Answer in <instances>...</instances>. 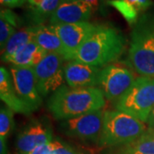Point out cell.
Here are the masks:
<instances>
[{
  "mask_svg": "<svg viewBox=\"0 0 154 154\" xmlns=\"http://www.w3.org/2000/svg\"><path fill=\"white\" fill-rule=\"evenodd\" d=\"M33 19L38 25L51 18L62 4L61 0H28Z\"/></svg>",
  "mask_w": 154,
  "mask_h": 154,
  "instance_id": "obj_19",
  "label": "cell"
},
{
  "mask_svg": "<svg viewBox=\"0 0 154 154\" xmlns=\"http://www.w3.org/2000/svg\"><path fill=\"white\" fill-rule=\"evenodd\" d=\"M11 75L19 98L32 112L38 110L42 105V97L37 88L33 68L11 66Z\"/></svg>",
  "mask_w": 154,
  "mask_h": 154,
  "instance_id": "obj_9",
  "label": "cell"
},
{
  "mask_svg": "<svg viewBox=\"0 0 154 154\" xmlns=\"http://www.w3.org/2000/svg\"><path fill=\"white\" fill-rule=\"evenodd\" d=\"M14 127V111L6 105L2 106L0 110V138L7 140Z\"/></svg>",
  "mask_w": 154,
  "mask_h": 154,
  "instance_id": "obj_21",
  "label": "cell"
},
{
  "mask_svg": "<svg viewBox=\"0 0 154 154\" xmlns=\"http://www.w3.org/2000/svg\"><path fill=\"white\" fill-rule=\"evenodd\" d=\"M100 69L76 60L67 61L63 66L64 81L72 88H98Z\"/></svg>",
  "mask_w": 154,
  "mask_h": 154,
  "instance_id": "obj_12",
  "label": "cell"
},
{
  "mask_svg": "<svg viewBox=\"0 0 154 154\" xmlns=\"http://www.w3.org/2000/svg\"><path fill=\"white\" fill-rule=\"evenodd\" d=\"M55 151V145L53 140L49 143L43 144L34 148L29 154H53Z\"/></svg>",
  "mask_w": 154,
  "mask_h": 154,
  "instance_id": "obj_25",
  "label": "cell"
},
{
  "mask_svg": "<svg viewBox=\"0 0 154 154\" xmlns=\"http://www.w3.org/2000/svg\"><path fill=\"white\" fill-rule=\"evenodd\" d=\"M145 122L119 110H106L98 146L110 148L129 143L147 131Z\"/></svg>",
  "mask_w": 154,
  "mask_h": 154,
  "instance_id": "obj_4",
  "label": "cell"
},
{
  "mask_svg": "<svg viewBox=\"0 0 154 154\" xmlns=\"http://www.w3.org/2000/svg\"><path fill=\"white\" fill-rule=\"evenodd\" d=\"M59 36L65 46L72 60H74L76 51L97 28V25L89 22H77L72 24L51 25Z\"/></svg>",
  "mask_w": 154,
  "mask_h": 154,
  "instance_id": "obj_11",
  "label": "cell"
},
{
  "mask_svg": "<svg viewBox=\"0 0 154 154\" xmlns=\"http://www.w3.org/2000/svg\"><path fill=\"white\" fill-rule=\"evenodd\" d=\"M0 154H8L6 140L0 138Z\"/></svg>",
  "mask_w": 154,
  "mask_h": 154,
  "instance_id": "obj_28",
  "label": "cell"
},
{
  "mask_svg": "<svg viewBox=\"0 0 154 154\" xmlns=\"http://www.w3.org/2000/svg\"><path fill=\"white\" fill-rule=\"evenodd\" d=\"M64 59L55 53H47L36 66L33 68L36 85L41 97L55 93L63 86Z\"/></svg>",
  "mask_w": 154,
  "mask_h": 154,
  "instance_id": "obj_8",
  "label": "cell"
},
{
  "mask_svg": "<svg viewBox=\"0 0 154 154\" xmlns=\"http://www.w3.org/2000/svg\"><path fill=\"white\" fill-rule=\"evenodd\" d=\"M115 107L146 123L154 107V78H136L130 88L116 101Z\"/></svg>",
  "mask_w": 154,
  "mask_h": 154,
  "instance_id": "obj_5",
  "label": "cell"
},
{
  "mask_svg": "<svg viewBox=\"0 0 154 154\" xmlns=\"http://www.w3.org/2000/svg\"><path fill=\"white\" fill-rule=\"evenodd\" d=\"M92 12V7L84 1L62 3L50 18V25L88 22Z\"/></svg>",
  "mask_w": 154,
  "mask_h": 154,
  "instance_id": "obj_13",
  "label": "cell"
},
{
  "mask_svg": "<svg viewBox=\"0 0 154 154\" xmlns=\"http://www.w3.org/2000/svg\"><path fill=\"white\" fill-rule=\"evenodd\" d=\"M104 114L103 110H98L63 120L59 124V130L67 136L84 142L98 144L103 126Z\"/></svg>",
  "mask_w": 154,
  "mask_h": 154,
  "instance_id": "obj_6",
  "label": "cell"
},
{
  "mask_svg": "<svg viewBox=\"0 0 154 154\" xmlns=\"http://www.w3.org/2000/svg\"><path fill=\"white\" fill-rule=\"evenodd\" d=\"M46 55L47 52L43 48L36 42L31 41L21 47L7 63L19 68H34Z\"/></svg>",
  "mask_w": 154,
  "mask_h": 154,
  "instance_id": "obj_16",
  "label": "cell"
},
{
  "mask_svg": "<svg viewBox=\"0 0 154 154\" xmlns=\"http://www.w3.org/2000/svg\"><path fill=\"white\" fill-rule=\"evenodd\" d=\"M128 63L140 76L154 78V14H144L134 25Z\"/></svg>",
  "mask_w": 154,
  "mask_h": 154,
  "instance_id": "obj_3",
  "label": "cell"
},
{
  "mask_svg": "<svg viewBox=\"0 0 154 154\" xmlns=\"http://www.w3.org/2000/svg\"><path fill=\"white\" fill-rule=\"evenodd\" d=\"M27 0H0L1 5L6 7L8 9L11 8H17L22 6Z\"/></svg>",
  "mask_w": 154,
  "mask_h": 154,
  "instance_id": "obj_27",
  "label": "cell"
},
{
  "mask_svg": "<svg viewBox=\"0 0 154 154\" xmlns=\"http://www.w3.org/2000/svg\"><path fill=\"white\" fill-rule=\"evenodd\" d=\"M0 98L6 106L14 112L23 115L32 113L31 110L22 102L17 94L11 73L3 66L0 68Z\"/></svg>",
  "mask_w": 154,
  "mask_h": 154,
  "instance_id": "obj_15",
  "label": "cell"
},
{
  "mask_svg": "<svg viewBox=\"0 0 154 154\" xmlns=\"http://www.w3.org/2000/svg\"><path fill=\"white\" fill-rule=\"evenodd\" d=\"M105 105V96L99 88H72L65 85L51 94L47 101L50 112L60 121L101 110Z\"/></svg>",
  "mask_w": 154,
  "mask_h": 154,
  "instance_id": "obj_2",
  "label": "cell"
},
{
  "mask_svg": "<svg viewBox=\"0 0 154 154\" xmlns=\"http://www.w3.org/2000/svg\"><path fill=\"white\" fill-rule=\"evenodd\" d=\"M149 130H152V131H154V126L153 127H152L151 128H148Z\"/></svg>",
  "mask_w": 154,
  "mask_h": 154,
  "instance_id": "obj_32",
  "label": "cell"
},
{
  "mask_svg": "<svg viewBox=\"0 0 154 154\" xmlns=\"http://www.w3.org/2000/svg\"><path fill=\"white\" fill-rule=\"evenodd\" d=\"M84 2H86L87 4H88L89 5L92 7L93 10H95L98 8L99 5V0H82Z\"/></svg>",
  "mask_w": 154,
  "mask_h": 154,
  "instance_id": "obj_30",
  "label": "cell"
},
{
  "mask_svg": "<svg viewBox=\"0 0 154 154\" xmlns=\"http://www.w3.org/2000/svg\"><path fill=\"white\" fill-rule=\"evenodd\" d=\"M33 41L36 42L47 53L57 54L61 56L64 61L72 60L71 56L69 55L59 36L57 34L51 25H36V31Z\"/></svg>",
  "mask_w": 154,
  "mask_h": 154,
  "instance_id": "obj_14",
  "label": "cell"
},
{
  "mask_svg": "<svg viewBox=\"0 0 154 154\" xmlns=\"http://www.w3.org/2000/svg\"><path fill=\"white\" fill-rule=\"evenodd\" d=\"M0 19H4L6 22H10L15 28H18L21 24V20L16 13L11 11V9L4 8L0 11Z\"/></svg>",
  "mask_w": 154,
  "mask_h": 154,
  "instance_id": "obj_24",
  "label": "cell"
},
{
  "mask_svg": "<svg viewBox=\"0 0 154 154\" xmlns=\"http://www.w3.org/2000/svg\"><path fill=\"white\" fill-rule=\"evenodd\" d=\"M17 32V28H15L10 22H6L4 19H0V46L1 51L5 49L9 39L12 35Z\"/></svg>",
  "mask_w": 154,
  "mask_h": 154,
  "instance_id": "obj_22",
  "label": "cell"
},
{
  "mask_svg": "<svg viewBox=\"0 0 154 154\" xmlns=\"http://www.w3.org/2000/svg\"><path fill=\"white\" fill-rule=\"evenodd\" d=\"M103 154H154V131L147 129L136 140L106 148Z\"/></svg>",
  "mask_w": 154,
  "mask_h": 154,
  "instance_id": "obj_17",
  "label": "cell"
},
{
  "mask_svg": "<svg viewBox=\"0 0 154 154\" xmlns=\"http://www.w3.org/2000/svg\"><path fill=\"white\" fill-rule=\"evenodd\" d=\"M146 123L148 124V128H151L152 127L154 126V107L153 109H152V110L150 116H149L148 120H147V122H146Z\"/></svg>",
  "mask_w": 154,
  "mask_h": 154,
  "instance_id": "obj_29",
  "label": "cell"
},
{
  "mask_svg": "<svg viewBox=\"0 0 154 154\" xmlns=\"http://www.w3.org/2000/svg\"><path fill=\"white\" fill-rule=\"evenodd\" d=\"M125 49L126 38L120 30L106 24L97 25L76 51L74 60L100 68L117 60Z\"/></svg>",
  "mask_w": 154,
  "mask_h": 154,
  "instance_id": "obj_1",
  "label": "cell"
},
{
  "mask_svg": "<svg viewBox=\"0 0 154 154\" xmlns=\"http://www.w3.org/2000/svg\"><path fill=\"white\" fill-rule=\"evenodd\" d=\"M53 140L52 128L49 122L45 120H33L18 134L16 146L19 154H29L37 146Z\"/></svg>",
  "mask_w": 154,
  "mask_h": 154,
  "instance_id": "obj_10",
  "label": "cell"
},
{
  "mask_svg": "<svg viewBox=\"0 0 154 154\" xmlns=\"http://www.w3.org/2000/svg\"><path fill=\"white\" fill-rule=\"evenodd\" d=\"M36 26H31L17 30L9 39L5 49L1 51L2 62L7 63L8 59L14 55L21 47L31 41H33Z\"/></svg>",
  "mask_w": 154,
  "mask_h": 154,
  "instance_id": "obj_18",
  "label": "cell"
},
{
  "mask_svg": "<svg viewBox=\"0 0 154 154\" xmlns=\"http://www.w3.org/2000/svg\"><path fill=\"white\" fill-rule=\"evenodd\" d=\"M135 81L134 73L128 68L110 63L100 69L98 88L109 101H117Z\"/></svg>",
  "mask_w": 154,
  "mask_h": 154,
  "instance_id": "obj_7",
  "label": "cell"
},
{
  "mask_svg": "<svg viewBox=\"0 0 154 154\" xmlns=\"http://www.w3.org/2000/svg\"><path fill=\"white\" fill-rule=\"evenodd\" d=\"M130 4H132L138 11L146 10L152 5L151 0H128Z\"/></svg>",
  "mask_w": 154,
  "mask_h": 154,
  "instance_id": "obj_26",
  "label": "cell"
},
{
  "mask_svg": "<svg viewBox=\"0 0 154 154\" xmlns=\"http://www.w3.org/2000/svg\"><path fill=\"white\" fill-rule=\"evenodd\" d=\"M53 142L55 145V151L53 154H83L75 147L61 140L54 139Z\"/></svg>",
  "mask_w": 154,
  "mask_h": 154,
  "instance_id": "obj_23",
  "label": "cell"
},
{
  "mask_svg": "<svg viewBox=\"0 0 154 154\" xmlns=\"http://www.w3.org/2000/svg\"><path fill=\"white\" fill-rule=\"evenodd\" d=\"M62 3H73V2H77V1H82V0H61Z\"/></svg>",
  "mask_w": 154,
  "mask_h": 154,
  "instance_id": "obj_31",
  "label": "cell"
},
{
  "mask_svg": "<svg viewBox=\"0 0 154 154\" xmlns=\"http://www.w3.org/2000/svg\"><path fill=\"white\" fill-rule=\"evenodd\" d=\"M107 4L115 8L130 25L136 23L139 11L128 0H108Z\"/></svg>",
  "mask_w": 154,
  "mask_h": 154,
  "instance_id": "obj_20",
  "label": "cell"
}]
</instances>
